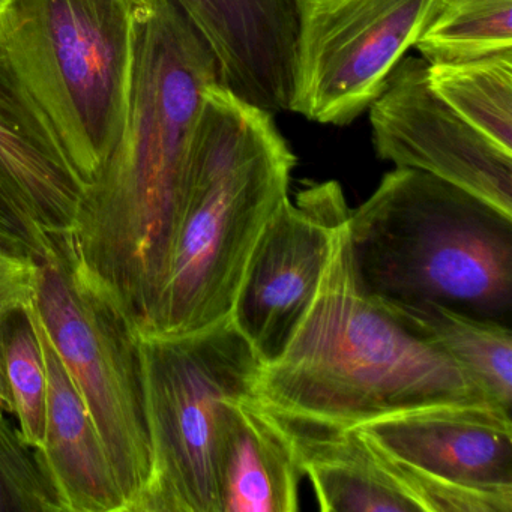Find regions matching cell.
<instances>
[{"mask_svg": "<svg viewBox=\"0 0 512 512\" xmlns=\"http://www.w3.org/2000/svg\"><path fill=\"white\" fill-rule=\"evenodd\" d=\"M433 16L434 0H296L290 112L355 121Z\"/></svg>", "mask_w": 512, "mask_h": 512, "instance_id": "cell-8", "label": "cell"}, {"mask_svg": "<svg viewBox=\"0 0 512 512\" xmlns=\"http://www.w3.org/2000/svg\"><path fill=\"white\" fill-rule=\"evenodd\" d=\"M38 257L28 248L0 238V317L34 299Z\"/></svg>", "mask_w": 512, "mask_h": 512, "instance_id": "cell-22", "label": "cell"}, {"mask_svg": "<svg viewBox=\"0 0 512 512\" xmlns=\"http://www.w3.org/2000/svg\"><path fill=\"white\" fill-rule=\"evenodd\" d=\"M215 82L214 53L176 0H142L127 122L64 236L140 334L151 331L166 281L191 142Z\"/></svg>", "mask_w": 512, "mask_h": 512, "instance_id": "cell-1", "label": "cell"}, {"mask_svg": "<svg viewBox=\"0 0 512 512\" xmlns=\"http://www.w3.org/2000/svg\"><path fill=\"white\" fill-rule=\"evenodd\" d=\"M356 428L424 479L427 512H512L508 410L431 407Z\"/></svg>", "mask_w": 512, "mask_h": 512, "instance_id": "cell-9", "label": "cell"}, {"mask_svg": "<svg viewBox=\"0 0 512 512\" xmlns=\"http://www.w3.org/2000/svg\"><path fill=\"white\" fill-rule=\"evenodd\" d=\"M46 361V439L41 451L67 512H125V500L94 419L34 304Z\"/></svg>", "mask_w": 512, "mask_h": 512, "instance_id": "cell-15", "label": "cell"}, {"mask_svg": "<svg viewBox=\"0 0 512 512\" xmlns=\"http://www.w3.org/2000/svg\"><path fill=\"white\" fill-rule=\"evenodd\" d=\"M0 238L7 239L11 244L28 248L38 259H43L55 248V241L35 229L2 194H0Z\"/></svg>", "mask_w": 512, "mask_h": 512, "instance_id": "cell-23", "label": "cell"}, {"mask_svg": "<svg viewBox=\"0 0 512 512\" xmlns=\"http://www.w3.org/2000/svg\"><path fill=\"white\" fill-rule=\"evenodd\" d=\"M152 443L142 512H218L224 404L253 394L260 361L232 317L182 335L140 334Z\"/></svg>", "mask_w": 512, "mask_h": 512, "instance_id": "cell-7", "label": "cell"}, {"mask_svg": "<svg viewBox=\"0 0 512 512\" xmlns=\"http://www.w3.org/2000/svg\"><path fill=\"white\" fill-rule=\"evenodd\" d=\"M428 65L512 50V0H451L415 44Z\"/></svg>", "mask_w": 512, "mask_h": 512, "instance_id": "cell-19", "label": "cell"}, {"mask_svg": "<svg viewBox=\"0 0 512 512\" xmlns=\"http://www.w3.org/2000/svg\"><path fill=\"white\" fill-rule=\"evenodd\" d=\"M0 412V512H67L40 449Z\"/></svg>", "mask_w": 512, "mask_h": 512, "instance_id": "cell-21", "label": "cell"}, {"mask_svg": "<svg viewBox=\"0 0 512 512\" xmlns=\"http://www.w3.org/2000/svg\"><path fill=\"white\" fill-rule=\"evenodd\" d=\"M451 0H434V14L443 7V5L449 4Z\"/></svg>", "mask_w": 512, "mask_h": 512, "instance_id": "cell-25", "label": "cell"}, {"mask_svg": "<svg viewBox=\"0 0 512 512\" xmlns=\"http://www.w3.org/2000/svg\"><path fill=\"white\" fill-rule=\"evenodd\" d=\"M302 476L289 436L253 394L224 404L217 430L218 512L299 511Z\"/></svg>", "mask_w": 512, "mask_h": 512, "instance_id": "cell-14", "label": "cell"}, {"mask_svg": "<svg viewBox=\"0 0 512 512\" xmlns=\"http://www.w3.org/2000/svg\"><path fill=\"white\" fill-rule=\"evenodd\" d=\"M0 349L20 434L32 448L43 451L49 388L32 302L0 317Z\"/></svg>", "mask_w": 512, "mask_h": 512, "instance_id": "cell-20", "label": "cell"}, {"mask_svg": "<svg viewBox=\"0 0 512 512\" xmlns=\"http://www.w3.org/2000/svg\"><path fill=\"white\" fill-rule=\"evenodd\" d=\"M368 109L380 160L430 173L512 215L511 152L482 136L431 89L424 59H401Z\"/></svg>", "mask_w": 512, "mask_h": 512, "instance_id": "cell-11", "label": "cell"}, {"mask_svg": "<svg viewBox=\"0 0 512 512\" xmlns=\"http://www.w3.org/2000/svg\"><path fill=\"white\" fill-rule=\"evenodd\" d=\"M142 0H0V50L85 188L127 122Z\"/></svg>", "mask_w": 512, "mask_h": 512, "instance_id": "cell-5", "label": "cell"}, {"mask_svg": "<svg viewBox=\"0 0 512 512\" xmlns=\"http://www.w3.org/2000/svg\"><path fill=\"white\" fill-rule=\"evenodd\" d=\"M55 242L38 259L32 304L94 419L125 512H142L154 461L140 331L80 266L67 239Z\"/></svg>", "mask_w": 512, "mask_h": 512, "instance_id": "cell-6", "label": "cell"}, {"mask_svg": "<svg viewBox=\"0 0 512 512\" xmlns=\"http://www.w3.org/2000/svg\"><path fill=\"white\" fill-rule=\"evenodd\" d=\"M349 239L374 298L433 302L499 322L511 316L512 215L457 185L395 167L350 209Z\"/></svg>", "mask_w": 512, "mask_h": 512, "instance_id": "cell-4", "label": "cell"}, {"mask_svg": "<svg viewBox=\"0 0 512 512\" xmlns=\"http://www.w3.org/2000/svg\"><path fill=\"white\" fill-rule=\"evenodd\" d=\"M0 412L14 413L13 397H11L10 386H8L7 374H5L4 358L0 349Z\"/></svg>", "mask_w": 512, "mask_h": 512, "instance_id": "cell-24", "label": "cell"}, {"mask_svg": "<svg viewBox=\"0 0 512 512\" xmlns=\"http://www.w3.org/2000/svg\"><path fill=\"white\" fill-rule=\"evenodd\" d=\"M253 395L272 412L340 428L431 407L503 409L368 295L353 263L349 218L286 346L260 365Z\"/></svg>", "mask_w": 512, "mask_h": 512, "instance_id": "cell-2", "label": "cell"}, {"mask_svg": "<svg viewBox=\"0 0 512 512\" xmlns=\"http://www.w3.org/2000/svg\"><path fill=\"white\" fill-rule=\"evenodd\" d=\"M374 299L400 325L463 368L490 400L511 412L512 331L508 323L433 302Z\"/></svg>", "mask_w": 512, "mask_h": 512, "instance_id": "cell-17", "label": "cell"}, {"mask_svg": "<svg viewBox=\"0 0 512 512\" xmlns=\"http://www.w3.org/2000/svg\"><path fill=\"white\" fill-rule=\"evenodd\" d=\"M269 412L289 436L322 511L419 512L359 428L331 427Z\"/></svg>", "mask_w": 512, "mask_h": 512, "instance_id": "cell-16", "label": "cell"}, {"mask_svg": "<svg viewBox=\"0 0 512 512\" xmlns=\"http://www.w3.org/2000/svg\"><path fill=\"white\" fill-rule=\"evenodd\" d=\"M85 185L0 50V194L50 239L76 220Z\"/></svg>", "mask_w": 512, "mask_h": 512, "instance_id": "cell-13", "label": "cell"}, {"mask_svg": "<svg viewBox=\"0 0 512 512\" xmlns=\"http://www.w3.org/2000/svg\"><path fill=\"white\" fill-rule=\"evenodd\" d=\"M296 157L274 115L220 82L205 91L155 335H182L232 316L254 248L289 199Z\"/></svg>", "mask_w": 512, "mask_h": 512, "instance_id": "cell-3", "label": "cell"}, {"mask_svg": "<svg viewBox=\"0 0 512 512\" xmlns=\"http://www.w3.org/2000/svg\"><path fill=\"white\" fill-rule=\"evenodd\" d=\"M214 53L221 85L275 113L289 110L296 0H176Z\"/></svg>", "mask_w": 512, "mask_h": 512, "instance_id": "cell-12", "label": "cell"}, {"mask_svg": "<svg viewBox=\"0 0 512 512\" xmlns=\"http://www.w3.org/2000/svg\"><path fill=\"white\" fill-rule=\"evenodd\" d=\"M428 82L460 118L512 154V50L428 65Z\"/></svg>", "mask_w": 512, "mask_h": 512, "instance_id": "cell-18", "label": "cell"}, {"mask_svg": "<svg viewBox=\"0 0 512 512\" xmlns=\"http://www.w3.org/2000/svg\"><path fill=\"white\" fill-rule=\"evenodd\" d=\"M350 209L338 182L310 184L263 230L230 316L262 364L280 355L313 301Z\"/></svg>", "mask_w": 512, "mask_h": 512, "instance_id": "cell-10", "label": "cell"}]
</instances>
